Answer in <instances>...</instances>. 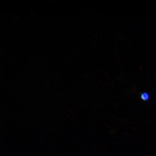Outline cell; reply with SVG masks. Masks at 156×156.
Segmentation results:
<instances>
[{
	"instance_id": "6da1fadb",
	"label": "cell",
	"mask_w": 156,
	"mask_h": 156,
	"mask_svg": "<svg viewBox=\"0 0 156 156\" xmlns=\"http://www.w3.org/2000/svg\"><path fill=\"white\" fill-rule=\"evenodd\" d=\"M141 99L142 101L147 102L149 100L150 98V94L147 92H144L141 94Z\"/></svg>"
}]
</instances>
